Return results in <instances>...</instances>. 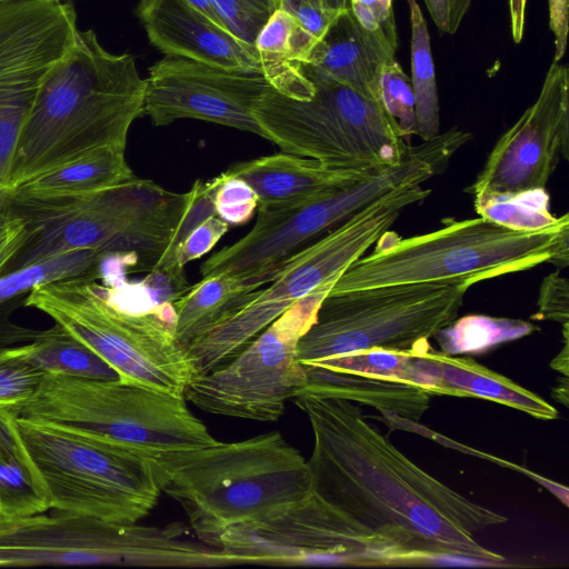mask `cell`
<instances>
[{"instance_id":"obj_46","label":"cell","mask_w":569,"mask_h":569,"mask_svg":"<svg viewBox=\"0 0 569 569\" xmlns=\"http://www.w3.org/2000/svg\"><path fill=\"white\" fill-rule=\"evenodd\" d=\"M563 347L561 352L550 362V367L563 376L569 373V353H568V323L562 325Z\"/></svg>"},{"instance_id":"obj_39","label":"cell","mask_w":569,"mask_h":569,"mask_svg":"<svg viewBox=\"0 0 569 569\" xmlns=\"http://www.w3.org/2000/svg\"><path fill=\"white\" fill-rule=\"evenodd\" d=\"M27 234V219L0 189V277L24 244Z\"/></svg>"},{"instance_id":"obj_37","label":"cell","mask_w":569,"mask_h":569,"mask_svg":"<svg viewBox=\"0 0 569 569\" xmlns=\"http://www.w3.org/2000/svg\"><path fill=\"white\" fill-rule=\"evenodd\" d=\"M214 197L216 214L228 224L247 223L258 208V196L244 180L224 172Z\"/></svg>"},{"instance_id":"obj_28","label":"cell","mask_w":569,"mask_h":569,"mask_svg":"<svg viewBox=\"0 0 569 569\" xmlns=\"http://www.w3.org/2000/svg\"><path fill=\"white\" fill-rule=\"evenodd\" d=\"M538 330V326L521 319L467 315L456 318L440 329L433 338L440 351L446 355H481Z\"/></svg>"},{"instance_id":"obj_14","label":"cell","mask_w":569,"mask_h":569,"mask_svg":"<svg viewBox=\"0 0 569 569\" xmlns=\"http://www.w3.org/2000/svg\"><path fill=\"white\" fill-rule=\"evenodd\" d=\"M333 283L295 302L230 361L194 377L184 398L204 412L277 421L306 385L298 342L317 318Z\"/></svg>"},{"instance_id":"obj_20","label":"cell","mask_w":569,"mask_h":569,"mask_svg":"<svg viewBox=\"0 0 569 569\" xmlns=\"http://www.w3.org/2000/svg\"><path fill=\"white\" fill-rule=\"evenodd\" d=\"M407 382L429 395L481 398L553 420L558 411L537 393L467 356H449L431 346L410 350Z\"/></svg>"},{"instance_id":"obj_51","label":"cell","mask_w":569,"mask_h":569,"mask_svg":"<svg viewBox=\"0 0 569 569\" xmlns=\"http://www.w3.org/2000/svg\"><path fill=\"white\" fill-rule=\"evenodd\" d=\"M4 1H11V0H0V2H4ZM61 1H71V0H61Z\"/></svg>"},{"instance_id":"obj_40","label":"cell","mask_w":569,"mask_h":569,"mask_svg":"<svg viewBox=\"0 0 569 569\" xmlns=\"http://www.w3.org/2000/svg\"><path fill=\"white\" fill-rule=\"evenodd\" d=\"M536 320H552L561 325L569 319V286L558 271L548 274L541 282Z\"/></svg>"},{"instance_id":"obj_9","label":"cell","mask_w":569,"mask_h":569,"mask_svg":"<svg viewBox=\"0 0 569 569\" xmlns=\"http://www.w3.org/2000/svg\"><path fill=\"white\" fill-rule=\"evenodd\" d=\"M181 523L142 526L53 510L0 517V567L116 565L156 568L238 566L197 542Z\"/></svg>"},{"instance_id":"obj_50","label":"cell","mask_w":569,"mask_h":569,"mask_svg":"<svg viewBox=\"0 0 569 569\" xmlns=\"http://www.w3.org/2000/svg\"><path fill=\"white\" fill-rule=\"evenodd\" d=\"M300 1H308V2L323 4L322 0H277V7H280L282 4L290 3V2H300Z\"/></svg>"},{"instance_id":"obj_3","label":"cell","mask_w":569,"mask_h":569,"mask_svg":"<svg viewBox=\"0 0 569 569\" xmlns=\"http://www.w3.org/2000/svg\"><path fill=\"white\" fill-rule=\"evenodd\" d=\"M161 492L184 510L199 541L217 548L229 528L312 491L308 460L278 431L153 458Z\"/></svg>"},{"instance_id":"obj_32","label":"cell","mask_w":569,"mask_h":569,"mask_svg":"<svg viewBox=\"0 0 569 569\" xmlns=\"http://www.w3.org/2000/svg\"><path fill=\"white\" fill-rule=\"evenodd\" d=\"M376 101L395 123L402 138L416 134V100L410 78L396 60L380 64L373 84Z\"/></svg>"},{"instance_id":"obj_25","label":"cell","mask_w":569,"mask_h":569,"mask_svg":"<svg viewBox=\"0 0 569 569\" xmlns=\"http://www.w3.org/2000/svg\"><path fill=\"white\" fill-rule=\"evenodd\" d=\"M50 496L18 429L17 415L0 407V517L49 511Z\"/></svg>"},{"instance_id":"obj_22","label":"cell","mask_w":569,"mask_h":569,"mask_svg":"<svg viewBox=\"0 0 569 569\" xmlns=\"http://www.w3.org/2000/svg\"><path fill=\"white\" fill-rule=\"evenodd\" d=\"M124 147L104 146L2 189L13 202H44L81 198L134 178Z\"/></svg>"},{"instance_id":"obj_29","label":"cell","mask_w":569,"mask_h":569,"mask_svg":"<svg viewBox=\"0 0 569 569\" xmlns=\"http://www.w3.org/2000/svg\"><path fill=\"white\" fill-rule=\"evenodd\" d=\"M411 21V83L416 100V134L428 140L439 133V101L430 36L416 0H407Z\"/></svg>"},{"instance_id":"obj_38","label":"cell","mask_w":569,"mask_h":569,"mask_svg":"<svg viewBox=\"0 0 569 569\" xmlns=\"http://www.w3.org/2000/svg\"><path fill=\"white\" fill-rule=\"evenodd\" d=\"M228 230L229 224L218 216L206 219L192 229L173 252L172 264L176 277L186 282L183 276L186 264L208 253Z\"/></svg>"},{"instance_id":"obj_36","label":"cell","mask_w":569,"mask_h":569,"mask_svg":"<svg viewBox=\"0 0 569 569\" xmlns=\"http://www.w3.org/2000/svg\"><path fill=\"white\" fill-rule=\"evenodd\" d=\"M349 11L365 34L396 59L398 34L392 0H349Z\"/></svg>"},{"instance_id":"obj_4","label":"cell","mask_w":569,"mask_h":569,"mask_svg":"<svg viewBox=\"0 0 569 569\" xmlns=\"http://www.w3.org/2000/svg\"><path fill=\"white\" fill-rule=\"evenodd\" d=\"M373 251L352 262L328 293L419 283L472 284L551 262H569V214L547 228L516 231L481 217L443 219L442 227L401 238L385 231Z\"/></svg>"},{"instance_id":"obj_31","label":"cell","mask_w":569,"mask_h":569,"mask_svg":"<svg viewBox=\"0 0 569 569\" xmlns=\"http://www.w3.org/2000/svg\"><path fill=\"white\" fill-rule=\"evenodd\" d=\"M108 253L94 249H78L49 257L0 277V305L49 283L94 270Z\"/></svg>"},{"instance_id":"obj_33","label":"cell","mask_w":569,"mask_h":569,"mask_svg":"<svg viewBox=\"0 0 569 569\" xmlns=\"http://www.w3.org/2000/svg\"><path fill=\"white\" fill-rule=\"evenodd\" d=\"M221 181L222 174H219L213 179L207 181L197 180L193 183L191 189L188 191L189 200L186 212L174 231L167 250L150 271L168 277L182 291L187 290L186 282L180 281L174 274L172 264L173 252L182 240L192 231V229L206 219L217 216L214 197Z\"/></svg>"},{"instance_id":"obj_10","label":"cell","mask_w":569,"mask_h":569,"mask_svg":"<svg viewBox=\"0 0 569 569\" xmlns=\"http://www.w3.org/2000/svg\"><path fill=\"white\" fill-rule=\"evenodd\" d=\"M307 100L269 88L254 108L266 138L286 153L331 169L378 171L400 163L409 146L381 106L308 64Z\"/></svg>"},{"instance_id":"obj_44","label":"cell","mask_w":569,"mask_h":569,"mask_svg":"<svg viewBox=\"0 0 569 569\" xmlns=\"http://www.w3.org/2000/svg\"><path fill=\"white\" fill-rule=\"evenodd\" d=\"M472 0H448L447 33L455 34L468 12Z\"/></svg>"},{"instance_id":"obj_12","label":"cell","mask_w":569,"mask_h":569,"mask_svg":"<svg viewBox=\"0 0 569 569\" xmlns=\"http://www.w3.org/2000/svg\"><path fill=\"white\" fill-rule=\"evenodd\" d=\"M469 288L419 282L328 293L298 342L301 363L368 349L398 351L430 347L452 322Z\"/></svg>"},{"instance_id":"obj_27","label":"cell","mask_w":569,"mask_h":569,"mask_svg":"<svg viewBox=\"0 0 569 569\" xmlns=\"http://www.w3.org/2000/svg\"><path fill=\"white\" fill-rule=\"evenodd\" d=\"M27 348L28 360L42 375L119 379L102 358L59 323L36 330Z\"/></svg>"},{"instance_id":"obj_26","label":"cell","mask_w":569,"mask_h":569,"mask_svg":"<svg viewBox=\"0 0 569 569\" xmlns=\"http://www.w3.org/2000/svg\"><path fill=\"white\" fill-rule=\"evenodd\" d=\"M252 292L242 280L224 274L202 278L172 302L177 339L188 348L193 339L246 302Z\"/></svg>"},{"instance_id":"obj_49","label":"cell","mask_w":569,"mask_h":569,"mask_svg":"<svg viewBox=\"0 0 569 569\" xmlns=\"http://www.w3.org/2000/svg\"><path fill=\"white\" fill-rule=\"evenodd\" d=\"M322 2L327 8L336 11L349 9V0H322Z\"/></svg>"},{"instance_id":"obj_30","label":"cell","mask_w":569,"mask_h":569,"mask_svg":"<svg viewBox=\"0 0 569 569\" xmlns=\"http://www.w3.org/2000/svg\"><path fill=\"white\" fill-rule=\"evenodd\" d=\"M473 206L479 217L516 231L540 230L559 220L550 210L545 188L485 192L473 196Z\"/></svg>"},{"instance_id":"obj_15","label":"cell","mask_w":569,"mask_h":569,"mask_svg":"<svg viewBox=\"0 0 569 569\" xmlns=\"http://www.w3.org/2000/svg\"><path fill=\"white\" fill-rule=\"evenodd\" d=\"M408 161L378 170L320 198L289 206H258L253 228L238 241L210 256L200 267L202 278L224 274L251 290L271 282L289 258L365 206L410 183Z\"/></svg>"},{"instance_id":"obj_47","label":"cell","mask_w":569,"mask_h":569,"mask_svg":"<svg viewBox=\"0 0 569 569\" xmlns=\"http://www.w3.org/2000/svg\"><path fill=\"white\" fill-rule=\"evenodd\" d=\"M186 3L204 14L207 18H209L214 23L226 28L223 23L221 22L220 18L218 17L213 6L211 4L210 0H183ZM227 29V28H226ZM228 30V29H227Z\"/></svg>"},{"instance_id":"obj_1","label":"cell","mask_w":569,"mask_h":569,"mask_svg":"<svg viewBox=\"0 0 569 569\" xmlns=\"http://www.w3.org/2000/svg\"><path fill=\"white\" fill-rule=\"evenodd\" d=\"M310 422L312 490L362 528L389 541L420 566H506L476 539L508 521L400 452L353 402L300 392L292 398Z\"/></svg>"},{"instance_id":"obj_41","label":"cell","mask_w":569,"mask_h":569,"mask_svg":"<svg viewBox=\"0 0 569 569\" xmlns=\"http://www.w3.org/2000/svg\"><path fill=\"white\" fill-rule=\"evenodd\" d=\"M278 8L284 9L291 13L297 22L317 41L325 34L331 22L340 12L327 8L325 4L308 1L290 2Z\"/></svg>"},{"instance_id":"obj_35","label":"cell","mask_w":569,"mask_h":569,"mask_svg":"<svg viewBox=\"0 0 569 569\" xmlns=\"http://www.w3.org/2000/svg\"><path fill=\"white\" fill-rule=\"evenodd\" d=\"M223 26L239 40L254 46L256 38L277 0H210Z\"/></svg>"},{"instance_id":"obj_43","label":"cell","mask_w":569,"mask_h":569,"mask_svg":"<svg viewBox=\"0 0 569 569\" xmlns=\"http://www.w3.org/2000/svg\"><path fill=\"white\" fill-rule=\"evenodd\" d=\"M508 3L512 39L516 43H520L525 31L527 0H508Z\"/></svg>"},{"instance_id":"obj_16","label":"cell","mask_w":569,"mask_h":569,"mask_svg":"<svg viewBox=\"0 0 569 569\" xmlns=\"http://www.w3.org/2000/svg\"><path fill=\"white\" fill-rule=\"evenodd\" d=\"M77 31L71 1L0 2V189L38 92Z\"/></svg>"},{"instance_id":"obj_5","label":"cell","mask_w":569,"mask_h":569,"mask_svg":"<svg viewBox=\"0 0 569 569\" xmlns=\"http://www.w3.org/2000/svg\"><path fill=\"white\" fill-rule=\"evenodd\" d=\"M92 271L29 291L24 305L62 326L102 358L119 379L184 396L196 377L188 348L176 337L171 302L138 311L122 306Z\"/></svg>"},{"instance_id":"obj_48","label":"cell","mask_w":569,"mask_h":569,"mask_svg":"<svg viewBox=\"0 0 569 569\" xmlns=\"http://www.w3.org/2000/svg\"><path fill=\"white\" fill-rule=\"evenodd\" d=\"M561 380L562 382L558 383V386L552 389V396L557 401H560L568 407V377L563 376Z\"/></svg>"},{"instance_id":"obj_18","label":"cell","mask_w":569,"mask_h":569,"mask_svg":"<svg viewBox=\"0 0 569 569\" xmlns=\"http://www.w3.org/2000/svg\"><path fill=\"white\" fill-rule=\"evenodd\" d=\"M569 156V71L552 62L537 100L498 139L473 184L472 196L545 188Z\"/></svg>"},{"instance_id":"obj_17","label":"cell","mask_w":569,"mask_h":569,"mask_svg":"<svg viewBox=\"0 0 569 569\" xmlns=\"http://www.w3.org/2000/svg\"><path fill=\"white\" fill-rule=\"evenodd\" d=\"M270 87L262 73L231 71L164 56L149 68L143 114L157 127L179 119H197L267 139L254 108Z\"/></svg>"},{"instance_id":"obj_24","label":"cell","mask_w":569,"mask_h":569,"mask_svg":"<svg viewBox=\"0 0 569 569\" xmlns=\"http://www.w3.org/2000/svg\"><path fill=\"white\" fill-rule=\"evenodd\" d=\"M303 368L307 380L300 392L363 403L380 413L393 412L416 422L430 406L431 395L412 383L333 371L315 365H303Z\"/></svg>"},{"instance_id":"obj_19","label":"cell","mask_w":569,"mask_h":569,"mask_svg":"<svg viewBox=\"0 0 569 569\" xmlns=\"http://www.w3.org/2000/svg\"><path fill=\"white\" fill-rule=\"evenodd\" d=\"M136 14L150 43L164 56L231 71L262 73L254 46L239 40L183 0H140Z\"/></svg>"},{"instance_id":"obj_21","label":"cell","mask_w":569,"mask_h":569,"mask_svg":"<svg viewBox=\"0 0 569 569\" xmlns=\"http://www.w3.org/2000/svg\"><path fill=\"white\" fill-rule=\"evenodd\" d=\"M376 171L331 169L316 160L277 153L243 161L224 171L248 182L258 206H289L320 198Z\"/></svg>"},{"instance_id":"obj_6","label":"cell","mask_w":569,"mask_h":569,"mask_svg":"<svg viewBox=\"0 0 569 569\" xmlns=\"http://www.w3.org/2000/svg\"><path fill=\"white\" fill-rule=\"evenodd\" d=\"M188 200V192H171L134 177L81 198L12 201L27 219L28 234L3 274L78 249L133 253L140 268L151 271L167 250Z\"/></svg>"},{"instance_id":"obj_13","label":"cell","mask_w":569,"mask_h":569,"mask_svg":"<svg viewBox=\"0 0 569 569\" xmlns=\"http://www.w3.org/2000/svg\"><path fill=\"white\" fill-rule=\"evenodd\" d=\"M217 548L240 565L416 567L407 553L313 490L262 518L229 528Z\"/></svg>"},{"instance_id":"obj_34","label":"cell","mask_w":569,"mask_h":569,"mask_svg":"<svg viewBox=\"0 0 569 569\" xmlns=\"http://www.w3.org/2000/svg\"><path fill=\"white\" fill-rule=\"evenodd\" d=\"M27 343L0 349V407L16 410L38 389L42 373L27 358Z\"/></svg>"},{"instance_id":"obj_7","label":"cell","mask_w":569,"mask_h":569,"mask_svg":"<svg viewBox=\"0 0 569 569\" xmlns=\"http://www.w3.org/2000/svg\"><path fill=\"white\" fill-rule=\"evenodd\" d=\"M18 418L140 452L151 458L216 443L184 396L121 379L44 373Z\"/></svg>"},{"instance_id":"obj_42","label":"cell","mask_w":569,"mask_h":569,"mask_svg":"<svg viewBox=\"0 0 569 569\" xmlns=\"http://www.w3.org/2000/svg\"><path fill=\"white\" fill-rule=\"evenodd\" d=\"M549 27L555 36L553 62H560L567 48L569 30V0H548Z\"/></svg>"},{"instance_id":"obj_8","label":"cell","mask_w":569,"mask_h":569,"mask_svg":"<svg viewBox=\"0 0 569 569\" xmlns=\"http://www.w3.org/2000/svg\"><path fill=\"white\" fill-rule=\"evenodd\" d=\"M431 193L403 184L371 201L303 247L262 290L188 345L196 377L230 361L295 302L336 279L376 243L408 207Z\"/></svg>"},{"instance_id":"obj_45","label":"cell","mask_w":569,"mask_h":569,"mask_svg":"<svg viewBox=\"0 0 569 569\" xmlns=\"http://www.w3.org/2000/svg\"><path fill=\"white\" fill-rule=\"evenodd\" d=\"M427 9L441 32L448 29V0H425Z\"/></svg>"},{"instance_id":"obj_23","label":"cell","mask_w":569,"mask_h":569,"mask_svg":"<svg viewBox=\"0 0 569 569\" xmlns=\"http://www.w3.org/2000/svg\"><path fill=\"white\" fill-rule=\"evenodd\" d=\"M392 60L359 28L349 9L338 13L305 64L375 100V77Z\"/></svg>"},{"instance_id":"obj_2","label":"cell","mask_w":569,"mask_h":569,"mask_svg":"<svg viewBox=\"0 0 569 569\" xmlns=\"http://www.w3.org/2000/svg\"><path fill=\"white\" fill-rule=\"evenodd\" d=\"M144 92L133 56L111 53L93 30L78 29L38 92L2 189L96 148H126Z\"/></svg>"},{"instance_id":"obj_11","label":"cell","mask_w":569,"mask_h":569,"mask_svg":"<svg viewBox=\"0 0 569 569\" xmlns=\"http://www.w3.org/2000/svg\"><path fill=\"white\" fill-rule=\"evenodd\" d=\"M50 496V510L136 523L161 493L153 458L17 417Z\"/></svg>"}]
</instances>
